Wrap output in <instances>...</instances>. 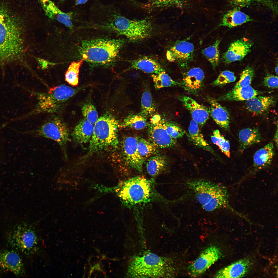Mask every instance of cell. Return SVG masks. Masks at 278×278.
Listing matches in <instances>:
<instances>
[{
    "instance_id": "obj_1",
    "label": "cell",
    "mask_w": 278,
    "mask_h": 278,
    "mask_svg": "<svg viewBox=\"0 0 278 278\" xmlns=\"http://www.w3.org/2000/svg\"><path fill=\"white\" fill-rule=\"evenodd\" d=\"M184 183L193 192L196 200L205 211L211 212L224 209L245 218L244 214L237 212L230 205L229 194L224 185L203 178L189 179Z\"/></svg>"
},
{
    "instance_id": "obj_2",
    "label": "cell",
    "mask_w": 278,
    "mask_h": 278,
    "mask_svg": "<svg viewBox=\"0 0 278 278\" xmlns=\"http://www.w3.org/2000/svg\"><path fill=\"white\" fill-rule=\"evenodd\" d=\"M24 16L15 12L8 5L0 3V60H11L18 56Z\"/></svg>"
},
{
    "instance_id": "obj_3",
    "label": "cell",
    "mask_w": 278,
    "mask_h": 278,
    "mask_svg": "<svg viewBox=\"0 0 278 278\" xmlns=\"http://www.w3.org/2000/svg\"><path fill=\"white\" fill-rule=\"evenodd\" d=\"M102 27L103 29L124 36L133 42L148 38L153 30L152 25L150 20L146 19H130L113 10L106 14Z\"/></svg>"
},
{
    "instance_id": "obj_4",
    "label": "cell",
    "mask_w": 278,
    "mask_h": 278,
    "mask_svg": "<svg viewBox=\"0 0 278 278\" xmlns=\"http://www.w3.org/2000/svg\"><path fill=\"white\" fill-rule=\"evenodd\" d=\"M125 41L123 39L98 38L85 40L80 47L82 59L95 65L111 64L117 57Z\"/></svg>"
},
{
    "instance_id": "obj_5",
    "label": "cell",
    "mask_w": 278,
    "mask_h": 278,
    "mask_svg": "<svg viewBox=\"0 0 278 278\" xmlns=\"http://www.w3.org/2000/svg\"><path fill=\"white\" fill-rule=\"evenodd\" d=\"M171 260L151 253L136 256L131 261L128 275L134 278L169 277L173 271Z\"/></svg>"
},
{
    "instance_id": "obj_6",
    "label": "cell",
    "mask_w": 278,
    "mask_h": 278,
    "mask_svg": "<svg viewBox=\"0 0 278 278\" xmlns=\"http://www.w3.org/2000/svg\"><path fill=\"white\" fill-rule=\"evenodd\" d=\"M94 124L89 142V153L117 148L119 144L117 134L119 125L115 118L110 114H106L98 118Z\"/></svg>"
},
{
    "instance_id": "obj_7",
    "label": "cell",
    "mask_w": 278,
    "mask_h": 278,
    "mask_svg": "<svg viewBox=\"0 0 278 278\" xmlns=\"http://www.w3.org/2000/svg\"><path fill=\"white\" fill-rule=\"evenodd\" d=\"M83 87L74 88L63 84L52 88L45 92L35 93L37 103L32 113H53L60 111L68 101Z\"/></svg>"
},
{
    "instance_id": "obj_8",
    "label": "cell",
    "mask_w": 278,
    "mask_h": 278,
    "mask_svg": "<svg viewBox=\"0 0 278 278\" xmlns=\"http://www.w3.org/2000/svg\"><path fill=\"white\" fill-rule=\"evenodd\" d=\"M151 181L142 176L128 179L121 185L119 197L124 203L130 206L150 202L153 194Z\"/></svg>"
},
{
    "instance_id": "obj_9",
    "label": "cell",
    "mask_w": 278,
    "mask_h": 278,
    "mask_svg": "<svg viewBox=\"0 0 278 278\" xmlns=\"http://www.w3.org/2000/svg\"><path fill=\"white\" fill-rule=\"evenodd\" d=\"M33 136L50 139L55 141L60 149L63 159H68L67 146L70 131L66 123L58 116L52 117L37 128L29 132Z\"/></svg>"
},
{
    "instance_id": "obj_10",
    "label": "cell",
    "mask_w": 278,
    "mask_h": 278,
    "mask_svg": "<svg viewBox=\"0 0 278 278\" xmlns=\"http://www.w3.org/2000/svg\"><path fill=\"white\" fill-rule=\"evenodd\" d=\"M8 239L12 247L27 255L35 254L39 249V239L36 231L26 224H20L13 228Z\"/></svg>"
},
{
    "instance_id": "obj_11",
    "label": "cell",
    "mask_w": 278,
    "mask_h": 278,
    "mask_svg": "<svg viewBox=\"0 0 278 278\" xmlns=\"http://www.w3.org/2000/svg\"><path fill=\"white\" fill-rule=\"evenodd\" d=\"M221 256L219 248L215 245H211L203 251L199 257L188 267L191 276L196 277L202 275Z\"/></svg>"
},
{
    "instance_id": "obj_12",
    "label": "cell",
    "mask_w": 278,
    "mask_h": 278,
    "mask_svg": "<svg viewBox=\"0 0 278 278\" xmlns=\"http://www.w3.org/2000/svg\"><path fill=\"white\" fill-rule=\"evenodd\" d=\"M138 137L129 136L125 138L121 144V153L126 164L138 172H142L145 159L139 154L137 149Z\"/></svg>"
},
{
    "instance_id": "obj_13",
    "label": "cell",
    "mask_w": 278,
    "mask_h": 278,
    "mask_svg": "<svg viewBox=\"0 0 278 278\" xmlns=\"http://www.w3.org/2000/svg\"><path fill=\"white\" fill-rule=\"evenodd\" d=\"M194 47L186 40H178L167 51V57L170 62H176L182 68H187L193 59Z\"/></svg>"
},
{
    "instance_id": "obj_14",
    "label": "cell",
    "mask_w": 278,
    "mask_h": 278,
    "mask_svg": "<svg viewBox=\"0 0 278 278\" xmlns=\"http://www.w3.org/2000/svg\"><path fill=\"white\" fill-rule=\"evenodd\" d=\"M164 121L161 120L158 123L150 125L148 130L150 141L158 148L171 147L176 144V140L168 134Z\"/></svg>"
},
{
    "instance_id": "obj_15",
    "label": "cell",
    "mask_w": 278,
    "mask_h": 278,
    "mask_svg": "<svg viewBox=\"0 0 278 278\" xmlns=\"http://www.w3.org/2000/svg\"><path fill=\"white\" fill-rule=\"evenodd\" d=\"M0 268L17 276L24 273V268L20 256L13 250H4L0 252Z\"/></svg>"
},
{
    "instance_id": "obj_16",
    "label": "cell",
    "mask_w": 278,
    "mask_h": 278,
    "mask_svg": "<svg viewBox=\"0 0 278 278\" xmlns=\"http://www.w3.org/2000/svg\"><path fill=\"white\" fill-rule=\"evenodd\" d=\"M252 46L251 42L245 38L233 42L223 55L224 61L226 63L229 64L241 60L250 51Z\"/></svg>"
},
{
    "instance_id": "obj_17",
    "label": "cell",
    "mask_w": 278,
    "mask_h": 278,
    "mask_svg": "<svg viewBox=\"0 0 278 278\" xmlns=\"http://www.w3.org/2000/svg\"><path fill=\"white\" fill-rule=\"evenodd\" d=\"M178 99L184 106L189 111L192 119L201 127L203 126L209 118L208 109L189 97L180 95L178 97Z\"/></svg>"
},
{
    "instance_id": "obj_18",
    "label": "cell",
    "mask_w": 278,
    "mask_h": 278,
    "mask_svg": "<svg viewBox=\"0 0 278 278\" xmlns=\"http://www.w3.org/2000/svg\"><path fill=\"white\" fill-rule=\"evenodd\" d=\"M204 78V72L201 68H193L184 74L181 86L189 92L196 93L203 87Z\"/></svg>"
},
{
    "instance_id": "obj_19",
    "label": "cell",
    "mask_w": 278,
    "mask_h": 278,
    "mask_svg": "<svg viewBox=\"0 0 278 278\" xmlns=\"http://www.w3.org/2000/svg\"><path fill=\"white\" fill-rule=\"evenodd\" d=\"M38 0L47 16L57 21L70 29H73V12H65L62 11L51 0Z\"/></svg>"
},
{
    "instance_id": "obj_20",
    "label": "cell",
    "mask_w": 278,
    "mask_h": 278,
    "mask_svg": "<svg viewBox=\"0 0 278 278\" xmlns=\"http://www.w3.org/2000/svg\"><path fill=\"white\" fill-rule=\"evenodd\" d=\"M249 259L244 258L234 262L218 271L215 278H240L248 272L251 264Z\"/></svg>"
},
{
    "instance_id": "obj_21",
    "label": "cell",
    "mask_w": 278,
    "mask_h": 278,
    "mask_svg": "<svg viewBox=\"0 0 278 278\" xmlns=\"http://www.w3.org/2000/svg\"><path fill=\"white\" fill-rule=\"evenodd\" d=\"M274 155V146L270 142L258 150L254 156V163L251 174L268 167L271 164Z\"/></svg>"
},
{
    "instance_id": "obj_22",
    "label": "cell",
    "mask_w": 278,
    "mask_h": 278,
    "mask_svg": "<svg viewBox=\"0 0 278 278\" xmlns=\"http://www.w3.org/2000/svg\"><path fill=\"white\" fill-rule=\"evenodd\" d=\"M207 99L210 105L209 113L212 119L221 128L229 131L230 116L228 110L219 103L216 99L210 97Z\"/></svg>"
},
{
    "instance_id": "obj_23",
    "label": "cell",
    "mask_w": 278,
    "mask_h": 278,
    "mask_svg": "<svg viewBox=\"0 0 278 278\" xmlns=\"http://www.w3.org/2000/svg\"><path fill=\"white\" fill-rule=\"evenodd\" d=\"M94 126L86 119L81 120L75 126L71 134L73 141L78 144L89 142L92 137Z\"/></svg>"
},
{
    "instance_id": "obj_24",
    "label": "cell",
    "mask_w": 278,
    "mask_h": 278,
    "mask_svg": "<svg viewBox=\"0 0 278 278\" xmlns=\"http://www.w3.org/2000/svg\"><path fill=\"white\" fill-rule=\"evenodd\" d=\"M130 65L127 70H138L146 73L154 74L165 71L156 60L149 57H143L129 61Z\"/></svg>"
},
{
    "instance_id": "obj_25",
    "label": "cell",
    "mask_w": 278,
    "mask_h": 278,
    "mask_svg": "<svg viewBox=\"0 0 278 278\" xmlns=\"http://www.w3.org/2000/svg\"><path fill=\"white\" fill-rule=\"evenodd\" d=\"M258 94V92L250 85L238 88H233L216 100L217 101H247Z\"/></svg>"
},
{
    "instance_id": "obj_26",
    "label": "cell",
    "mask_w": 278,
    "mask_h": 278,
    "mask_svg": "<svg viewBox=\"0 0 278 278\" xmlns=\"http://www.w3.org/2000/svg\"><path fill=\"white\" fill-rule=\"evenodd\" d=\"M252 20L250 16L239 8H235L227 11L224 14L219 26L232 28Z\"/></svg>"
},
{
    "instance_id": "obj_27",
    "label": "cell",
    "mask_w": 278,
    "mask_h": 278,
    "mask_svg": "<svg viewBox=\"0 0 278 278\" xmlns=\"http://www.w3.org/2000/svg\"><path fill=\"white\" fill-rule=\"evenodd\" d=\"M274 102L272 96H255L246 101V109L250 111L257 114H262L267 110Z\"/></svg>"
},
{
    "instance_id": "obj_28",
    "label": "cell",
    "mask_w": 278,
    "mask_h": 278,
    "mask_svg": "<svg viewBox=\"0 0 278 278\" xmlns=\"http://www.w3.org/2000/svg\"><path fill=\"white\" fill-rule=\"evenodd\" d=\"M187 134L189 140L194 145L215 154L212 148L205 139L201 133L199 125L193 119L190 121Z\"/></svg>"
},
{
    "instance_id": "obj_29",
    "label": "cell",
    "mask_w": 278,
    "mask_h": 278,
    "mask_svg": "<svg viewBox=\"0 0 278 278\" xmlns=\"http://www.w3.org/2000/svg\"><path fill=\"white\" fill-rule=\"evenodd\" d=\"M240 151L242 152L246 149L260 142L262 136L257 128H247L241 130L239 134Z\"/></svg>"
},
{
    "instance_id": "obj_30",
    "label": "cell",
    "mask_w": 278,
    "mask_h": 278,
    "mask_svg": "<svg viewBox=\"0 0 278 278\" xmlns=\"http://www.w3.org/2000/svg\"><path fill=\"white\" fill-rule=\"evenodd\" d=\"M141 97L140 115L147 118L154 114L156 111L154 103L151 92L149 84L144 82Z\"/></svg>"
},
{
    "instance_id": "obj_31",
    "label": "cell",
    "mask_w": 278,
    "mask_h": 278,
    "mask_svg": "<svg viewBox=\"0 0 278 278\" xmlns=\"http://www.w3.org/2000/svg\"><path fill=\"white\" fill-rule=\"evenodd\" d=\"M167 161L164 156L156 155L150 157L146 165L147 171L153 177H155L162 173L166 169Z\"/></svg>"
},
{
    "instance_id": "obj_32",
    "label": "cell",
    "mask_w": 278,
    "mask_h": 278,
    "mask_svg": "<svg viewBox=\"0 0 278 278\" xmlns=\"http://www.w3.org/2000/svg\"><path fill=\"white\" fill-rule=\"evenodd\" d=\"M230 3L239 7L253 6H263L268 8L274 14L278 12L277 3L275 0H229Z\"/></svg>"
},
{
    "instance_id": "obj_33",
    "label": "cell",
    "mask_w": 278,
    "mask_h": 278,
    "mask_svg": "<svg viewBox=\"0 0 278 278\" xmlns=\"http://www.w3.org/2000/svg\"><path fill=\"white\" fill-rule=\"evenodd\" d=\"M147 118L139 114L130 115L127 116L120 124L123 128H129L137 130L143 129L148 125Z\"/></svg>"
},
{
    "instance_id": "obj_34",
    "label": "cell",
    "mask_w": 278,
    "mask_h": 278,
    "mask_svg": "<svg viewBox=\"0 0 278 278\" xmlns=\"http://www.w3.org/2000/svg\"><path fill=\"white\" fill-rule=\"evenodd\" d=\"M156 90L161 88L175 86H181V83L173 80L165 71L151 75Z\"/></svg>"
},
{
    "instance_id": "obj_35",
    "label": "cell",
    "mask_w": 278,
    "mask_h": 278,
    "mask_svg": "<svg viewBox=\"0 0 278 278\" xmlns=\"http://www.w3.org/2000/svg\"><path fill=\"white\" fill-rule=\"evenodd\" d=\"M220 42V39H217L212 45L202 51V54L210 63L214 68L218 66L219 62V46Z\"/></svg>"
},
{
    "instance_id": "obj_36",
    "label": "cell",
    "mask_w": 278,
    "mask_h": 278,
    "mask_svg": "<svg viewBox=\"0 0 278 278\" xmlns=\"http://www.w3.org/2000/svg\"><path fill=\"white\" fill-rule=\"evenodd\" d=\"M158 147L150 141L138 137L137 149L140 155L144 159L157 155L159 152Z\"/></svg>"
},
{
    "instance_id": "obj_37",
    "label": "cell",
    "mask_w": 278,
    "mask_h": 278,
    "mask_svg": "<svg viewBox=\"0 0 278 278\" xmlns=\"http://www.w3.org/2000/svg\"><path fill=\"white\" fill-rule=\"evenodd\" d=\"M84 61L81 59L78 62L72 63L66 71L65 80L72 86H77L78 85L80 68Z\"/></svg>"
},
{
    "instance_id": "obj_38",
    "label": "cell",
    "mask_w": 278,
    "mask_h": 278,
    "mask_svg": "<svg viewBox=\"0 0 278 278\" xmlns=\"http://www.w3.org/2000/svg\"><path fill=\"white\" fill-rule=\"evenodd\" d=\"M211 139L212 142L219 147L222 153L228 158L230 157L229 142L221 134L219 130L214 131Z\"/></svg>"
},
{
    "instance_id": "obj_39",
    "label": "cell",
    "mask_w": 278,
    "mask_h": 278,
    "mask_svg": "<svg viewBox=\"0 0 278 278\" xmlns=\"http://www.w3.org/2000/svg\"><path fill=\"white\" fill-rule=\"evenodd\" d=\"M254 74V70L251 66H247L243 70L240 79L234 88H238L250 86L253 80Z\"/></svg>"
},
{
    "instance_id": "obj_40",
    "label": "cell",
    "mask_w": 278,
    "mask_h": 278,
    "mask_svg": "<svg viewBox=\"0 0 278 278\" xmlns=\"http://www.w3.org/2000/svg\"><path fill=\"white\" fill-rule=\"evenodd\" d=\"M164 124L168 134L174 139L181 138L185 134V131L177 123L164 121Z\"/></svg>"
},
{
    "instance_id": "obj_41",
    "label": "cell",
    "mask_w": 278,
    "mask_h": 278,
    "mask_svg": "<svg viewBox=\"0 0 278 278\" xmlns=\"http://www.w3.org/2000/svg\"><path fill=\"white\" fill-rule=\"evenodd\" d=\"M236 79L233 72L229 71H224L220 74L217 78L211 84L214 86H222L234 82Z\"/></svg>"
},
{
    "instance_id": "obj_42",
    "label": "cell",
    "mask_w": 278,
    "mask_h": 278,
    "mask_svg": "<svg viewBox=\"0 0 278 278\" xmlns=\"http://www.w3.org/2000/svg\"><path fill=\"white\" fill-rule=\"evenodd\" d=\"M82 112L84 118L93 125L98 118V113L94 106L91 103H86L82 107Z\"/></svg>"
},
{
    "instance_id": "obj_43",
    "label": "cell",
    "mask_w": 278,
    "mask_h": 278,
    "mask_svg": "<svg viewBox=\"0 0 278 278\" xmlns=\"http://www.w3.org/2000/svg\"><path fill=\"white\" fill-rule=\"evenodd\" d=\"M278 78L277 76L267 73L264 78V85L267 88L276 89L278 88Z\"/></svg>"
},
{
    "instance_id": "obj_44",
    "label": "cell",
    "mask_w": 278,
    "mask_h": 278,
    "mask_svg": "<svg viewBox=\"0 0 278 278\" xmlns=\"http://www.w3.org/2000/svg\"><path fill=\"white\" fill-rule=\"evenodd\" d=\"M184 0H151L152 5L155 6H163L174 5H181Z\"/></svg>"
},
{
    "instance_id": "obj_45",
    "label": "cell",
    "mask_w": 278,
    "mask_h": 278,
    "mask_svg": "<svg viewBox=\"0 0 278 278\" xmlns=\"http://www.w3.org/2000/svg\"><path fill=\"white\" fill-rule=\"evenodd\" d=\"M150 119L151 124H154L159 122L161 120V117L158 114L153 115Z\"/></svg>"
},
{
    "instance_id": "obj_46",
    "label": "cell",
    "mask_w": 278,
    "mask_h": 278,
    "mask_svg": "<svg viewBox=\"0 0 278 278\" xmlns=\"http://www.w3.org/2000/svg\"><path fill=\"white\" fill-rule=\"evenodd\" d=\"M88 0H75V4L76 5L83 4L87 2Z\"/></svg>"
},
{
    "instance_id": "obj_47",
    "label": "cell",
    "mask_w": 278,
    "mask_h": 278,
    "mask_svg": "<svg viewBox=\"0 0 278 278\" xmlns=\"http://www.w3.org/2000/svg\"><path fill=\"white\" fill-rule=\"evenodd\" d=\"M40 60V61L41 62V63H40L41 64V65H42V66L43 67V68H45V67L46 68V67H47V66L48 65V63L47 62H46L45 61V60L43 61V60Z\"/></svg>"
},
{
    "instance_id": "obj_48",
    "label": "cell",
    "mask_w": 278,
    "mask_h": 278,
    "mask_svg": "<svg viewBox=\"0 0 278 278\" xmlns=\"http://www.w3.org/2000/svg\"><path fill=\"white\" fill-rule=\"evenodd\" d=\"M275 140L276 142L277 143V129L275 135L274 137Z\"/></svg>"
},
{
    "instance_id": "obj_49",
    "label": "cell",
    "mask_w": 278,
    "mask_h": 278,
    "mask_svg": "<svg viewBox=\"0 0 278 278\" xmlns=\"http://www.w3.org/2000/svg\"><path fill=\"white\" fill-rule=\"evenodd\" d=\"M275 71L276 74L277 75L278 73V67L277 64V66L275 68Z\"/></svg>"
},
{
    "instance_id": "obj_50",
    "label": "cell",
    "mask_w": 278,
    "mask_h": 278,
    "mask_svg": "<svg viewBox=\"0 0 278 278\" xmlns=\"http://www.w3.org/2000/svg\"><path fill=\"white\" fill-rule=\"evenodd\" d=\"M65 0H59L60 1V2H64V1H65Z\"/></svg>"
}]
</instances>
